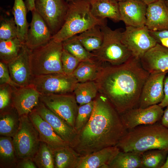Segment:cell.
Instances as JSON below:
<instances>
[{
	"label": "cell",
	"instance_id": "1",
	"mask_svg": "<svg viewBox=\"0 0 168 168\" xmlns=\"http://www.w3.org/2000/svg\"><path fill=\"white\" fill-rule=\"evenodd\" d=\"M150 73L140 59L132 56L119 65L102 67L95 81L98 93L120 114L138 105L143 85Z\"/></svg>",
	"mask_w": 168,
	"mask_h": 168
},
{
	"label": "cell",
	"instance_id": "2",
	"mask_svg": "<svg viewBox=\"0 0 168 168\" xmlns=\"http://www.w3.org/2000/svg\"><path fill=\"white\" fill-rule=\"evenodd\" d=\"M94 101L91 116L73 148L81 156L116 146L127 131L120 114L105 97L99 93Z\"/></svg>",
	"mask_w": 168,
	"mask_h": 168
},
{
	"label": "cell",
	"instance_id": "3",
	"mask_svg": "<svg viewBox=\"0 0 168 168\" xmlns=\"http://www.w3.org/2000/svg\"><path fill=\"white\" fill-rule=\"evenodd\" d=\"M116 146L124 152L168 151V128L158 122L138 126L127 130Z\"/></svg>",
	"mask_w": 168,
	"mask_h": 168
},
{
	"label": "cell",
	"instance_id": "4",
	"mask_svg": "<svg viewBox=\"0 0 168 168\" xmlns=\"http://www.w3.org/2000/svg\"><path fill=\"white\" fill-rule=\"evenodd\" d=\"M105 25L106 19L97 18L92 14L89 0H75L68 2L64 22L52 39L62 42L95 26Z\"/></svg>",
	"mask_w": 168,
	"mask_h": 168
},
{
	"label": "cell",
	"instance_id": "5",
	"mask_svg": "<svg viewBox=\"0 0 168 168\" xmlns=\"http://www.w3.org/2000/svg\"><path fill=\"white\" fill-rule=\"evenodd\" d=\"M103 40L100 48L91 53L94 59L102 67L120 65L132 56L122 41V31L119 29L112 30L106 25L101 26Z\"/></svg>",
	"mask_w": 168,
	"mask_h": 168
},
{
	"label": "cell",
	"instance_id": "6",
	"mask_svg": "<svg viewBox=\"0 0 168 168\" xmlns=\"http://www.w3.org/2000/svg\"><path fill=\"white\" fill-rule=\"evenodd\" d=\"M62 42L52 39L31 51L29 58L33 77L54 73H64L61 61Z\"/></svg>",
	"mask_w": 168,
	"mask_h": 168
},
{
	"label": "cell",
	"instance_id": "7",
	"mask_svg": "<svg viewBox=\"0 0 168 168\" xmlns=\"http://www.w3.org/2000/svg\"><path fill=\"white\" fill-rule=\"evenodd\" d=\"M12 138L18 159L32 158L41 142L38 132L28 115L20 116L19 127Z\"/></svg>",
	"mask_w": 168,
	"mask_h": 168
},
{
	"label": "cell",
	"instance_id": "8",
	"mask_svg": "<svg viewBox=\"0 0 168 168\" xmlns=\"http://www.w3.org/2000/svg\"><path fill=\"white\" fill-rule=\"evenodd\" d=\"M77 82L72 75L54 73L33 77L31 84L43 95L72 93Z\"/></svg>",
	"mask_w": 168,
	"mask_h": 168
},
{
	"label": "cell",
	"instance_id": "9",
	"mask_svg": "<svg viewBox=\"0 0 168 168\" xmlns=\"http://www.w3.org/2000/svg\"><path fill=\"white\" fill-rule=\"evenodd\" d=\"M40 100L74 128L79 106L74 94L40 95Z\"/></svg>",
	"mask_w": 168,
	"mask_h": 168
},
{
	"label": "cell",
	"instance_id": "10",
	"mask_svg": "<svg viewBox=\"0 0 168 168\" xmlns=\"http://www.w3.org/2000/svg\"><path fill=\"white\" fill-rule=\"evenodd\" d=\"M122 41L133 56L139 59L157 43L146 26H126L122 32Z\"/></svg>",
	"mask_w": 168,
	"mask_h": 168
},
{
	"label": "cell",
	"instance_id": "11",
	"mask_svg": "<svg viewBox=\"0 0 168 168\" xmlns=\"http://www.w3.org/2000/svg\"><path fill=\"white\" fill-rule=\"evenodd\" d=\"M35 7L53 35L59 31L64 22L68 2L65 0H35Z\"/></svg>",
	"mask_w": 168,
	"mask_h": 168
},
{
	"label": "cell",
	"instance_id": "12",
	"mask_svg": "<svg viewBox=\"0 0 168 168\" xmlns=\"http://www.w3.org/2000/svg\"><path fill=\"white\" fill-rule=\"evenodd\" d=\"M163 112V108L156 104L144 108L136 107L120 115L124 126L128 130L138 126L158 122Z\"/></svg>",
	"mask_w": 168,
	"mask_h": 168
},
{
	"label": "cell",
	"instance_id": "13",
	"mask_svg": "<svg viewBox=\"0 0 168 168\" xmlns=\"http://www.w3.org/2000/svg\"><path fill=\"white\" fill-rule=\"evenodd\" d=\"M34 110L50 124L57 135L69 145L74 147L77 136L74 128L48 109L40 101Z\"/></svg>",
	"mask_w": 168,
	"mask_h": 168
},
{
	"label": "cell",
	"instance_id": "14",
	"mask_svg": "<svg viewBox=\"0 0 168 168\" xmlns=\"http://www.w3.org/2000/svg\"><path fill=\"white\" fill-rule=\"evenodd\" d=\"M168 72L150 74L143 86L138 107L146 108L162 102L164 96V79Z\"/></svg>",
	"mask_w": 168,
	"mask_h": 168
},
{
	"label": "cell",
	"instance_id": "15",
	"mask_svg": "<svg viewBox=\"0 0 168 168\" xmlns=\"http://www.w3.org/2000/svg\"><path fill=\"white\" fill-rule=\"evenodd\" d=\"M31 51L24 44L18 55L7 64L12 79L20 86L31 83L33 77L29 62Z\"/></svg>",
	"mask_w": 168,
	"mask_h": 168
},
{
	"label": "cell",
	"instance_id": "16",
	"mask_svg": "<svg viewBox=\"0 0 168 168\" xmlns=\"http://www.w3.org/2000/svg\"><path fill=\"white\" fill-rule=\"evenodd\" d=\"M12 90V105L20 116L28 115L40 101V94L31 84Z\"/></svg>",
	"mask_w": 168,
	"mask_h": 168
},
{
	"label": "cell",
	"instance_id": "17",
	"mask_svg": "<svg viewBox=\"0 0 168 168\" xmlns=\"http://www.w3.org/2000/svg\"><path fill=\"white\" fill-rule=\"evenodd\" d=\"M31 12L32 20L25 43L31 50L48 43L53 36L49 27L35 9Z\"/></svg>",
	"mask_w": 168,
	"mask_h": 168
},
{
	"label": "cell",
	"instance_id": "18",
	"mask_svg": "<svg viewBox=\"0 0 168 168\" xmlns=\"http://www.w3.org/2000/svg\"><path fill=\"white\" fill-rule=\"evenodd\" d=\"M119 4L121 21L126 26H145L147 4L141 0H125Z\"/></svg>",
	"mask_w": 168,
	"mask_h": 168
},
{
	"label": "cell",
	"instance_id": "19",
	"mask_svg": "<svg viewBox=\"0 0 168 168\" xmlns=\"http://www.w3.org/2000/svg\"><path fill=\"white\" fill-rule=\"evenodd\" d=\"M140 60L143 68L150 74L168 72V49L158 43Z\"/></svg>",
	"mask_w": 168,
	"mask_h": 168
},
{
	"label": "cell",
	"instance_id": "20",
	"mask_svg": "<svg viewBox=\"0 0 168 168\" xmlns=\"http://www.w3.org/2000/svg\"><path fill=\"white\" fill-rule=\"evenodd\" d=\"M145 26L149 30H168V7L165 0L157 1L147 5Z\"/></svg>",
	"mask_w": 168,
	"mask_h": 168
},
{
	"label": "cell",
	"instance_id": "21",
	"mask_svg": "<svg viewBox=\"0 0 168 168\" xmlns=\"http://www.w3.org/2000/svg\"><path fill=\"white\" fill-rule=\"evenodd\" d=\"M28 116L38 132L41 142L47 144L52 150L69 146L57 134L50 124L34 110Z\"/></svg>",
	"mask_w": 168,
	"mask_h": 168
},
{
	"label": "cell",
	"instance_id": "22",
	"mask_svg": "<svg viewBox=\"0 0 168 168\" xmlns=\"http://www.w3.org/2000/svg\"><path fill=\"white\" fill-rule=\"evenodd\" d=\"M120 151L117 146H111L81 156L77 168H109Z\"/></svg>",
	"mask_w": 168,
	"mask_h": 168
},
{
	"label": "cell",
	"instance_id": "23",
	"mask_svg": "<svg viewBox=\"0 0 168 168\" xmlns=\"http://www.w3.org/2000/svg\"><path fill=\"white\" fill-rule=\"evenodd\" d=\"M91 10L96 17L109 18L118 22L121 21L119 2L116 0H89Z\"/></svg>",
	"mask_w": 168,
	"mask_h": 168
},
{
	"label": "cell",
	"instance_id": "24",
	"mask_svg": "<svg viewBox=\"0 0 168 168\" xmlns=\"http://www.w3.org/2000/svg\"><path fill=\"white\" fill-rule=\"evenodd\" d=\"M55 168H77L81 156L69 146L53 150Z\"/></svg>",
	"mask_w": 168,
	"mask_h": 168
},
{
	"label": "cell",
	"instance_id": "25",
	"mask_svg": "<svg viewBox=\"0 0 168 168\" xmlns=\"http://www.w3.org/2000/svg\"><path fill=\"white\" fill-rule=\"evenodd\" d=\"M20 116L13 107L0 112V135L13 138L19 127Z\"/></svg>",
	"mask_w": 168,
	"mask_h": 168
},
{
	"label": "cell",
	"instance_id": "26",
	"mask_svg": "<svg viewBox=\"0 0 168 168\" xmlns=\"http://www.w3.org/2000/svg\"><path fill=\"white\" fill-rule=\"evenodd\" d=\"M27 12L23 0H14L12 13L17 28V37L24 44L26 39L29 26L26 18Z\"/></svg>",
	"mask_w": 168,
	"mask_h": 168
},
{
	"label": "cell",
	"instance_id": "27",
	"mask_svg": "<svg viewBox=\"0 0 168 168\" xmlns=\"http://www.w3.org/2000/svg\"><path fill=\"white\" fill-rule=\"evenodd\" d=\"M18 160L11 137H0V168H16Z\"/></svg>",
	"mask_w": 168,
	"mask_h": 168
},
{
	"label": "cell",
	"instance_id": "28",
	"mask_svg": "<svg viewBox=\"0 0 168 168\" xmlns=\"http://www.w3.org/2000/svg\"><path fill=\"white\" fill-rule=\"evenodd\" d=\"M100 64L95 60L80 62L72 75L78 82L95 81L102 69Z\"/></svg>",
	"mask_w": 168,
	"mask_h": 168
},
{
	"label": "cell",
	"instance_id": "29",
	"mask_svg": "<svg viewBox=\"0 0 168 168\" xmlns=\"http://www.w3.org/2000/svg\"><path fill=\"white\" fill-rule=\"evenodd\" d=\"M77 37L80 41L88 52L99 49L103 40V35L101 26H96L79 34Z\"/></svg>",
	"mask_w": 168,
	"mask_h": 168
},
{
	"label": "cell",
	"instance_id": "30",
	"mask_svg": "<svg viewBox=\"0 0 168 168\" xmlns=\"http://www.w3.org/2000/svg\"><path fill=\"white\" fill-rule=\"evenodd\" d=\"M98 93L97 84L94 81L77 82L73 93L79 105L94 100Z\"/></svg>",
	"mask_w": 168,
	"mask_h": 168
},
{
	"label": "cell",
	"instance_id": "31",
	"mask_svg": "<svg viewBox=\"0 0 168 168\" xmlns=\"http://www.w3.org/2000/svg\"><path fill=\"white\" fill-rule=\"evenodd\" d=\"M142 153L120 151L110 164L109 168H141Z\"/></svg>",
	"mask_w": 168,
	"mask_h": 168
},
{
	"label": "cell",
	"instance_id": "32",
	"mask_svg": "<svg viewBox=\"0 0 168 168\" xmlns=\"http://www.w3.org/2000/svg\"><path fill=\"white\" fill-rule=\"evenodd\" d=\"M168 151L154 149L142 154L141 168H161L166 161Z\"/></svg>",
	"mask_w": 168,
	"mask_h": 168
},
{
	"label": "cell",
	"instance_id": "33",
	"mask_svg": "<svg viewBox=\"0 0 168 168\" xmlns=\"http://www.w3.org/2000/svg\"><path fill=\"white\" fill-rule=\"evenodd\" d=\"M24 44L17 37L0 41V62L7 64L15 58Z\"/></svg>",
	"mask_w": 168,
	"mask_h": 168
},
{
	"label": "cell",
	"instance_id": "34",
	"mask_svg": "<svg viewBox=\"0 0 168 168\" xmlns=\"http://www.w3.org/2000/svg\"><path fill=\"white\" fill-rule=\"evenodd\" d=\"M63 49L77 58L80 62L94 59L92 53L87 51L79 40L77 35L62 42Z\"/></svg>",
	"mask_w": 168,
	"mask_h": 168
},
{
	"label": "cell",
	"instance_id": "35",
	"mask_svg": "<svg viewBox=\"0 0 168 168\" xmlns=\"http://www.w3.org/2000/svg\"><path fill=\"white\" fill-rule=\"evenodd\" d=\"M32 159L38 168H55L53 150L46 143L41 142Z\"/></svg>",
	"mask_w": 168,
	"mask_h": 168
},
{
	"label": "cell",
	"instance_id": "36",
	"mask_svg": "<svg viewBox=\"0 0 168 168\" xmlns=\"http://www.w3.org/2000/svg\"><path fill=\"white\" fill-rule=\"evenodd\" d=\"M94 105V100L89 103L79 106L74 126L77 134L89 121L93 112Z\"/></svg>",
	"mask_w": 168,
	"mask_h": 168
},
{
	"label": "cell",
	"instance_id": "37",
	"mask_svg": "<svg viewBox=\"0 0 168 168\" xmlns=\"http://www.w3.org/2000/svg\"><path fill=\"white\" fill-rule=\"evenodd\" d=\"M17 36V30L14 18H5L1 16L0 41L11 39Z\"/></svg>",
	"mask_w": 168,
	"mask_h": 168
},
{
	"label": "cell",
	"instance_id": "38",
	"mask_svg": "<svg viewBox=\"0 0 168 168\" xmlns=\"http://www.w3.org/2000/svg\"><path fill=\"white\" fill-rule=\"evenodd\" d=\"M61 61L63 73L72 75L80 61L68 52L63 49L61 56Z\"/></svg>",
	"mask_w": 168,
	"mask_h": 168
},
{
	"label": "cell",
	"instance_id": "39",
	"mask_svg": "<svg viewBox=\"0 0 168 168\" xmlns=\"http://www.w3.org/2000/svg\"><path fill=\"white\" fill-rule=\"evenodd\" d=\"M12 87L7 84L0 85V112L12 107Z\"/></svg>",
	"mask_w": 168,
	"mask_h": 168
},
{
	"label": "cell",
	"instance_id": "40",
	"mask_svg": "<svg viewBox=\"0 0 168 168\" xmlns=\"http://www.w3.org/2000/svg\"><path fill=\"white\" fill-rule=\"evenodd\" d=\"M7 84L14 88L20 87L12 79L9 72L7 64L0 62V85Z\"/></svg>",
	"mask_w": 168,
	"mask_h": 168
},
{
	"label": "cell",
	"instance_id": "41",
	"mask_svg": "<svg viewBox=\"0 0 168 168\" xmlns=\"http://www.w3.org/2000/svg\"><path fill=\"white\" fill-rule=\"evenodd\" d=\"M149 32L157 43L168 49V30H149Z\"/></svg>",
	"mask_w": 168,
	"mask_h": 168
},
{
	"label": "cell",
	"instance_id": "42",
	"mask_svg": "<svg viewBox=\"0 0 168 168\" xmlns=\"http://www.w3.org/2000/svg\"><path fill=\"white\" fill-rule=\"evenodd\" d=\"M32 158H26L19 159L16 168H37Z\"/></svg>",
	"mask_w": 168,
	"mask_h": 168
},
{
	"label": "cell",
	"instance_id": "43",
	"mask_svg": "<svg viewBox=\"0 0 168 168\" xmlns=\"http://www.w3.org/2000/svg\"><path fill=\"white\" fill-rule=\"evenodd\" d=\"M164 96L163 100L158 105L162 108L168 105V76L165 77L164 81Z\"/></svg>",
	"mask_w": 168,
	"mask_h": 168
},
{
	"label": "cell",
	"instance_id": "44",
	"mask_svg": "<svg viewBox=\"0 0 168 168\" xmlns=\"http://www.w3.org/2000/svg\"><path fill=\"white\" fill-rule=\"evenodd\" d=\"M161 123L162 125L168 128V105L164 111Z\"/></svg>",
	"mask_w": 168,
	"mask_h": 168
},
{
	"label": "cell",
	"instance_id": "45",
	"mask_svg": "<svg viewBox=\"0 0 168 168\" xmlns=\"http://www.w3.org/2000/svg\"><path fill=\"white\" fill-rule=\"evenodd\" d=\"M35 0H25V2L27 8L28 12H31L35 9Z\"/></svg>",
	"mask_w": 168,
	"mask_h": 168
},
{
	"label": "cell",
	"instance_id": "46",
	"mask_svg": "<svg viewBox=\"0 0 168 168\" xmlns=\"http://www.w3.org/2000/svg\"><path fill=\"white\" fill-rule=\"evenodd\" d=\"M147 4L148 5L151 3L155 2L157 0H141Z\"/></svg>",
	"mask_w": 168,
	"mask_h": 168
},
{
	"label": "cell",
	"instance_id": "47",
	"mask_svg": "<svg viewBox=\"0 0 168 168\" xmlns=\"http://www.w3.org/2000/svg\"><path fill=\"white\" fill-rule=\"evenodd\" d=\"M161 168H168V154L166 162Z\"/></svg>",
	"mask_w": 168,
	"mask_h": 168
},
{
	"label": "cell",
	"instance_id": "48",
	"mask_svg": "<svg viewBox=\"0 0 168 168\" xmlns=\"http://www.w3.org/2000/svg\"><path fill=\"white\" fill-rule=\"evenodd\" d=\"M165 2L166 6L168 7V0H165Z\"/></svg>",
	"mask_w": 168,
	"mask_h": 168
},
{
	"label": "cell",
	"instance_id": "49",
	"mask_svg": "<svg viewBox=\"0 0 168 168\" xmlns=\"http://www.w3.org/2000/svg\"><path fill=\"white\" fill-rule=\"evenodd\" d=\"M67 2H71V1H74V0H65Z\"/></svg>",
	"mask_w": 168,
	"mask_h": 168
},
{
	"label": "cell",
	"instance_id": "50",
	"mask_svg": "<svg viewBox=\"0 0 168 168\" xmlns=\"http://www.w3.org/2000/svg\"><path fill=\"white\" fill-rule=\"evenodd\" d=\"M116 0L117 1H118V2H119L124 1V0Z\"/></svg>",
	"mask_w": 168,
	"mask_h": 168
}]
</instances>
